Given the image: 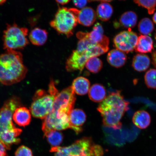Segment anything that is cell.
I'll use <instances>...</instances> for the list:
<instances>
[{
  "instance_id": "cell-1",
  "label": "cell",
  "mask_w": 156,
  "mask_h": 156,
  "mask_svg": "<svg viewBox=\"0 0 156 156\" xmlns=\"http://www.w3.org/2000/svg\"><path fill=\"white\" fill-rule=\"evenodd\" d=\"M76 98L69 93L58 94L53 108L42 122L44 133L51 130H61L69 128V115L75 105Z\"/></svg>"
},
{
  "instance_id": "cell-2",
  "label": "cell",
  "mask_w": 156,
  "mask_h": 156,
  "mask_svg": "<svg viewBox=\"0 0 156 156\" xmlns=\"http://www.w3.org/2000/svg\"><path fill=\"white\" fill-rule=\"evenodd\" d=\"M21 105L20 99L13 96L5 101L0 109V139L7 150L21 141L19 136L22 130L17 128L12 120L13 113Z\"/></svg>"
},
{
  "instance_id": "cell-3",
  "label": "cell",
  "mask_w": 156,
  "mask_h": 156,
  "mask_svg": "<svg viewBox=\"0 0 156 156\" xmlns=\"http://www.w3.org/2000/svg\"><path fill=\"white\" fill-rule=\"evenodd\" d=\"M129 104L125 100L120 91L109 94L97 108L102 117L104 125L114 129L121 128V120L128 110Z\"/></svg>"
},
{
  "instance_id": "cell-4",
  "label": "cell",
  "mask_w": 156,
  "mask_h": 156,
  "mask_svg": "<svg viewBox=\"0 0 156 156\" xmlns=\"http://www.w3.org/2000/svg\"><path fill=\"white\" fill-rule=\"evenodd\" d=\"M27 71L20 52L7 50L0 55V82L3 84L11 85L20 82L26 76Z\"/></svg>"
},
{
  "instance_id": "cell-5",
  "label": "cell",
  "mask_w": 156,
  "mask_h": 156,
  "mask_svg": "<svg viewBox=\"0 0 156 156\" xmlns=\"http://www.w3.org/2000/svg\"><path fill=\"white\" fill-rule=\"evenodd\" d=\"M58 93L53 80L50 81L48 92L41 89L37 90L33 97L30 108L33 116L44 119L51 112Z\"/></svg>"
},
{
  "instance_id": "cell-6",
  "label": "cell",
  "mask_w": 156,
  "mask_h": 156,
  "mask_svg": "<svg viewBox=\"0 0 156 156\" xmlns=\"http://www.w3.org/2000/svg\"><path fill=\"white\" fill-rule=\"evenodd\" d=\"M77 9L62 7L58 9L50 26L60 34L69 37L73 34L78 23L76 13Z\"/></svg>"
},
{
  "instance_id": "cell-7",
  "label": "cell",
  "mask_w": 156,
  "mask_h": 156,
  "mask_svg": "<svg viewBox=\"0 0 156 156\" xmlns=\"http://www.w3.org/2000/svg\"><path fill=\"white\" fill-rule=\"evenodd\" d=\"M28 29L17 24L8 25L4 31L3 37L4 48L7 50H22L29 44L27 37Z\"/></svg>"
},
{
  "instance_id": "cell-8",
  "label": "cell",
  "mask_w": 156,
  "mask_h": 156,
  "mask_svg": "<svg viewBox=\"0 0 156 156\" xmlns=\"http://www.w3.org/2000/svg\"><path fill=\"white\" fill-rule=\"evenodd\" d=\"M94 143L90 137H83L67 147H52L50 151L54 156H93Z\"/></svg>"
},
{
  "instance_id": "cell-9",
  "label": "cell",
  "mask_w": 156,
  "mask_h": 156,
  "mask_svg": "<svg viewBox=\"0 0 156 156\" xmlns=\"http://www.w3.org/2000/svg\"><path fill=\"white\" fill-rule=\"evenodd\" d=\"M138 39L136 33L129 29L117 34L114 39V43L117 49L128 53L135 50Z\"/></svg>"
},
{
  "instance_id": "cell-10",
  "label": "cell",
  "mask_w": 156,
  "mask_h": 156,
  "mask_svg": "<svg viewBox=\"0 0 156 156\" xmlns=\"http://www.w3.org/2000/svg\"><path fill=\"white\" fill-rule=\"evenodd\" d=\"M90 58L89 56L84 52L74 50L67 60L66 69L68 72L78 70L81 72L87 60Z\"/></svg>"
},
{
  "instance_id": "cell-11",
  "label": "cell",
  "mask_w": 156,
  "mask_h": 156,
  "mask_svg": "<svg viewBox=\"0 0 156 156\" xmlns=\"http://www.w3.org/2000/svg\"><path fill=\"white\" fill-rule=\"evenodd\" d=\"M88 38L93 44L102 48L105 51L109 50V38L104 34V30L100 23H97L90 32L87 33Z\"/></svg>"
},
{
  "instance_id": "cell-12",
  "label": "cell",
  "mask_w": 156,
  "mask_h": 156,
  "mask_svg": "<svg viewBox=\"0 0 156 156\" xmlns=\"http://www.w3.org/2000/svg\"><path fill=\"white\" fill-rule=\"evenodd\" d=\"M87 116L83 110L73 109L69 115V128L79 134L83 130L82 126L86 120Z\"/></svg>"
},
{
  "instance_id": "cell-13",
  "label": "cell",
  "mask_w": 156,
  "mask_h": 156,
  "mask_svg": "<svg viewBox=\"0 0 156 156\" xmlns=\"http://www.w3.org/2000/svg\"><path fill=\"white\" fill-rule=\"evenodd\" d=\"M76 16L78 23L84 26H91L96 20V13L90 7H85L81 10L77 9Z\"/></svg>"
},
{
  "instance_id": "cell-14",
  "label": "cell",
  "mask_w": 156,
  "mask_h": 156,
  "mask_svg": "<svg viewBox=\"0 0 156 156\" xmlns=\"http://www.w3.org/2000/svg\"><path fill=\"white\" fill-rule=\"evenodd\" d=\"M30 110L24 107H19L13 115V120L18 126L25 127L30 124L31 115Z\"/></svg>"
},
{
  "instance_id": "cell-15",
  "label": "cell",
  "mask_w": 156,
  "mask_h": 156,
  "mask_svg": "<svg viewBox=\"0 0 156 156\" xmlns=\"http://www.w3.org/2000/svg\"><path fill=\"white\" fill-rule=\"evenodd\" d=\"M107 61L113 67L119 68L122 67L126 64L127 56L125 53L115 49L111 50L107 56Z\"/></svg>"
},
{
  "instance_id": "cell-16",
  "label": "cell",
  "mask_w": 156,
  "mask_h": 156,
  "mask_svg": "<svg viewBox=\"0 0 156 156\" xmlns=\"http://www.w3.org/2000/svg\"><path fill=\"white\" fill-rule=\"evenodd\" d=\"M154 48L153 42L151 37L147 35H141L138 37L135 50L141 53H149Z\"/></svg>"
},
{
  "instance_id": "cell-17",
  "label": "cell",
  "mask_w": 156,
  "mask_h": 156,
  "mask_svg": "<svg viewBox=\"0 0 156 156\" xmlns=\"http://www.w3.org/2000/svg\"><path fill=\"white\" fill-rule=\"evenodd\" d=\"M132 120L137 127L144 129L150 125L151 119L149 113L145 111L140 110L134 113Z\"/></svg>"
},
{
  "instance_id": "cell-18",
  "label": "cell",
  "mask_w": 156,
  "mask_h": 156,
  "mask_svg": "<svg viewBox=\"0 0 156 156\" xmlns=\"http://www.w3.org/2000/svg\"><path fill=\"white\" fill-rule=\"evenodd\" d=\"M48 37V33L45 30L36 28L31 31L29 34V38L33 44L40 46L45 43Z\"/></svg>"
},
{
  "instance_id": "cell-19",
  "label": "cell",
  "mask_w": 156,
  "mask_h": 156,
  "mask_svg": "<svg viewBox=\"0 0 156 156\" xmlns=\"http://www.w3.org/2000/svg\"><path fill=\"white\" fill-rule=\"evenodd\" d=\"M72 87L74 92L77 94L83 95L89 92L90 87V83L85 77H80L74 80Z\"/></svg>"
},
{
  "instance_id": "cell-20",
  "label": "cell",
  "mask_w": 156,
  "mask_h": 156,
  "mask_svg": "<svg viewBox=\"0 0 156 156\" xmlns=\"http://www.w3.org/2000/svg\"><path fill=\"white\" fill-rule=\"evenodd\" d=\"M151 60L146 55L139 54L134 56L132 65L134 69L139 72L146 71L149 68Z\"/></svg>"
},
{
  "instance_id": "cell-21",
  "label": "cell",
  "mask_w": 156,
  "mask_h": 156,
  "mask_svg": "<svg viewBox=\"0 0 156 156\" xmlns=\"http://www.w3.org/2000/svg\"><path fill=\"white\" fill-rule=\"evenodd\" d=\"M89 96L93 102H101L106 97V89L102 85L95 84L89 89Z\"/></svg>"
},
{
  "instance_id": "cell-22",
  "label": "cell",
  "mask_w": 156,
  "mask_h": 156,
  "mask_svg": "<svg viewBox=\"0 0 156 156\" xmlns=\"http://www.w3.org/2000/svg\"><path fill=\"white\" fill-rule=\"evenodd\" d=\"M137 16L134 12H126L122 14L119 19V23L124 28L130 29L134 28L137 21Z\"/></svg>"
},
{
  "instance_id": "cell-23",
  "label": "cell",
  "mask_w": 156,
  "mask_h": 156,
  "mask_svg": "<svg viewBox=\"0 0 156 156\" xmlns=\"http://www.w3.org/2000/svg\"><path fill=\"white\" fill-rule=\"evenodd\" d=\"M113 13V7L108 3L102 2L97 7L96 15L101 21H108L112 17Z\"/></svg>"
},
{
  "instance_id": "cell-24",
  "label": "cell",
  "mask_w": 156,
  "mask_h": 156,
  "mask_svg": "<svg viewBox=\"0 0 156 156\" xmlns=\"http://www.w3.org/2000/svg\"><path fill=\"white\" fill-rule=\"evenodd\" d=\"M49 144L52 147H58L62 143L63 139V135L58 130H51L44 133Z\"/></svg>"
},
{
  "instance_id": "cell-25",
  "label": "cell",
  "mask_w": 156,
  "mask_h": 156,
  "mask_svg": "<svg viewBox=\"0 0 156 156\" xmlns=\"http://www.w3.org/2000/svg\"><path fill=\"white\" fill-rule=\"evenodd\" d=\"M85 66L91 73H96L100 71L103 67V63L101 60L96 56L91 57L85 64Z\"/></svg>"
},
{
  "instance_id": "cell-26",
  "label": "cell",
  "mask_w": 156,
  "mask_h": 156,
  "mask_svg": "<svg viewBox=\"0 0 156 156\" xmlns=\"http://www.w3.org/2000/svg\"><path fill=\"white\" fill-rule=\"evenodd\" d=\"M154 28V24L151 19L144 18L140 21L138 25V29L141 34L147 35L151 34Z\"/></svg>"
},
{
  "instance_id": "cell-27",
  "label": "cell",
  "mask_w": 156,
  "mask_h": 156,
  "mask_svg": "<svg viewBox=\"0 0 156 156\" xmlns=\"http://www.w3.org/2000/svg\"><path fill=\"white\" fill-rule=\"evenodd\" d=\"M134 1L139 6L147 9L150 15L153 14L155 11L156 0H134Z\"/></svg>"
},
{
  "instance_id": "cell-28",
  "label": "cell",
  "mask_w": 156,
  "mask_h": 156,
  "mask_svg": "<svg viewBox=\"0 0 156 156\" xmlns=\"http://www.w3.org/2000/svg\"><path fill=\"white\" fill-rule=\"evenodd\" d=\"M146 84L150 88H156V69H151L148 71L145 76Z\"/></svg>"
},
{
  "instance_id": "cell-29",
  "label": "cell",
  "mask_w": 156,
  "mask_h": 156,
  "mask_svg": "<svg viewBox=\"0 0 156 156\" xmlns=\"http://www.w3.org/2000/svg\"><path fill=\"white\" fill-rule=\"evenodd\" d=\"M15 156H33L32 151L28 147L21 146L16 151Z\"/></svg>"
},
{
  "instance_id": "cell-30",
  "label": "cell",
  "mask_w": 156,
  "mask_h": 156,
  "mask_svg": "<svg viewBox=\"0 0 156 156\" xmlns=\"http://www.w3.org/2000/svg\"><path fill=\"white\" fill-rule=\"evenodd\" d=\"M93 156H102L104 151L101 146L94 144L93 147Z\"/></svg>"
},
{
  "instance_id": "cell-31",
  "label": "cell",
  "mask_w": 156,
  "mask_h": 156,
  "mask_svg": "<svg viewBox=\"0 0 156 156\" xmlns=\"http://www.w3.org/2000/svg\"><path fill=\"white\" fill-rule=\"evenodd\" d=\"M74 5L78 8L82 9L87 4L88 0H73Z\"/></svg>"
},
{
  "instance_id": "cell-32",
  "label": "cell",
  "mask_w": 156,
  "mask_h": 156,
  "mask_svg": "<svg viewBox=\"0 0 156 156\" xmlns=\"http://www.w3.org/2000/svg\"><path fill=\"white\" fill-rule=\"evenodd\" d=\"M6 147L0 139V156H9Z\"/></svg>"
},
{
  "instance_id": "cell-33",
  "label": "cell",
  "mask_w": 156,
  "mask_h": 156,
  "mask_svg": "<svg viewBox=\"0 0 156 156\" xmlns=\"http://www.w3.org/2000/svg\"><path fill=\"white\" fill-rule=\"evenodd\" d=\"M58 3L62 5L67 4L70 1V0H55Z\"/></svg>"
},
{
  "instance_id": "cell-34",
  "label": "cell",
  "mask_w": 156,
  "mask_h": 156,
  "mask_svg": "<svg viewBox=\"0 0 156 156\" xmlns=\"http://www.w3.org/2000/svg\"><path fill=\"white\" fill-rule=\"evenodd\" d=\"M152 57V59H153V63L156 68V51L153 52Z\"/></svg>"
},
{
  "instance_id": "cell-35",
  "label": "cell",
  "mask_w": 156,
  "mask_h": 156,
  "mask_svg": "<svg viewBox=\"0 0 156 156\" xmlns=\"http://www.w3.org/2000/svg\"><path fill=\"white\" fill-rule=\"evenodd\" d=\"M153 19L154 23L156 24V12L154 14Z\"/></svg>"
},
{
  "instance_id": "cell-36",
  "label": "cell",
  "mask_w": 156,
  "mask_h": 156,
  "mask_svg": "<svg viewBox=\"0 0 156 156\" xmlns=\"http://www.w3.org/2000/svg\"><path fill=\"white\" fill-rule=\"evenodd\" d=\"M112 0H101V1L103 2H109L112 1Z\"/></svg>"
},
{
  "instance_id": "cell-37",
  "label": "cell",
  "mask_w": 156,
  "mask_h": 156,
  "mask_svg": "<svg viewBox=\"0 0 156 156\" xmlns=\"http://www.w3.org/2000/svg\"><path fill=\"white\" fill-rule=\"evenodd\" d=\"M6 1V0H0V5H2Z\"/></svg>"
},
{
  "instance_id": "cell-38",
  "label": "cell",
  "mask_w": 156,
  "mask_h": 156,
  "mask_svg": "<svg viewBox=\"0 0 156 156\" xmlns=\"http://www.w3.org/2000/svg\"><path fill=\"white\" fill-rule=\"evenodd\" d=\"M88 1L89 2L101 1V0H88Z\"/></svg>"
}]
</instances>
